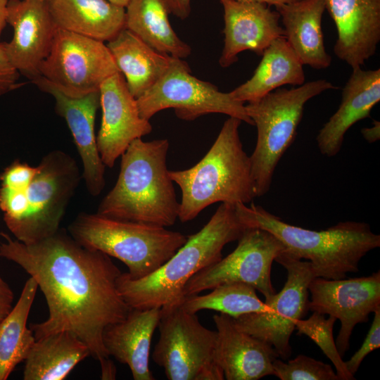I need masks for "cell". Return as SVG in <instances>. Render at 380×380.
Here are the masks:
<instances>
[{
	"instance_id": "21",
	"label": "cell",
	"mask_w": 380,
	"mask_h": 380,
	"mask_svg": "<svg viewBox=\"0 0 380 380\" xmlns=\"http://www.w3.org/2000/svg\"><path fill=\"white\" fill-rule=\"evenodd\" d=\"M380 101V69L353 70L342 91L338 110L319 131L316 141L320 153L335 156L341 150L347 131L356 122L370 117Z\"/></svg>"
},
{
	"instance_id": "26",
	"label": "cell",
	"mask_w": 380,
	"mask_h": 380,
	"mask_svg": "<svg viewBox=\"0 0 380 380\" xmlns=\"http://www.w3.org/2000/svg\"><path fill=\"white\" fill-rule=\"evenodd\" d=\"M303 65L284 37L274 40L264 51L253 76L230 94L236 101L251 102L286 84L305 83Z\"/></svg>"
},
{
	"instance_id": "16",
	"label": "cell",
	"mask_w": 380,
	"mask_h": 380,
	"mask_svg": "<svg viewBox=\"0 0 380 380\" xmlns=\"http://www.w3.org/2000/svg\"><path fill=\"white\" fill-rule=\"evenodd\" d=\"M7 23L13 35L6 42L8 58L17 70L31 82L48 56L57 30L47 0H8Z\"/></svg>"
},
{
	"instance_id": "27",
	"label": "cell",
	"mask_w": 380,
	"mask_h": 380,
	"mask_svg": "<svg viewBox=\"0 0 380 380\" xmlns=\"http://www.w3.org/2000/svg\"><path fill=\"white\" fill-rule=\"evenodd\" d=\"M89 356V347L72 332L46 335L36 339L25 359L23 379L63 380Z\"/></svg>"
},
{
	"instance_id": "18",
	"label": "cell",
	"mask_w": 380,
	"mask_h": 380,
	"mask_svg": "<svg viewBox=\"0 0 380 380\" xmlns=\"http://www.w3.org/2000/svg\"><path fill=\"white\" fill-rule=\"evenodd\" d=\"M224 11V46L219 59L222 68L238 61L246 50L262 56L275 39L284 37L280 15L269 6L255 2L218 0Z\"/></svg>"
},
{
	"instance_id": "32",
	"label": "cell",
	"mask_w": 380,
	"mask_h": 380,
	"mask_svg": "<svg viewBox=\"0 0 380 380\" xmlns=\"http://www.w3.org/2000/svg\"><path fill=\"white\" fill-rule=\"evenodd\" d=\"M273 375L281 380H339L331 366L305 355L285 362L275 359Z\"/></svg>"
},
{
	"instance_id": "25",
	"label": "cell",
	"mask_w": 380,
	"mask_h": 380,
	"mask_svg": "<svg viewBox=\"0 0 380 380\" xmlns=\"http://www.w3.org/2000/svg\"><path fill=\"white\" fill-rule=\"evenodd\" d=\"M58 28L109 42L125 28V8L108 0H47Z\"/></svg>"
},
{
	"instance_id": "10",
	"label": "cell",
	"mask_w": 380,
	"mask_h": 380,
	"mask_svg": "<svg viewBox=\"0 0 380 380\" xmlns=\"http://www.w3.org/2000/svg\"><path fill=\"white\" fill-rule=\"evenodd\" d=\"M136 99L140 115L148 120L160 110L173 108L179 118L187 121L222 113L253 125L244 103L192 75L188 63L181 58H175L162 77Z\"/></svg>"
},
{
	"instance_id": "23",
	"label": "cell",
	"mask_w": 380,
	"mask_h": 380,
	"mask_svg": "<svg viewBox=\"0 0 380 380\" xmlns=\"http://www.w3.org/2000/svg\"><path fill=\"white\" fill-rule=\"evenodd\" d=\"M284 37L303 65L326 69L331 63L322 29L324 0H298L276 6Z\"/></svg>"
},
{
	"instance_id": "41",
	"label": "cell",
	"mask_w": 380,
	"mask_h": 380,
	"mask_svg": "<svg viewBox=\"0 0 380 380\" xmlns=\"http://www.w3.org/2000/svg\"><path fill=\"white\" fill-rule=\"evenodd\" d=\"M8 0H0V38L7 24V5Z\"/></svg>"
},
{
	"instance_id": "19",
	"label": "cell",
	"mask_w": 380,
	"mask_h": 380,
	"mask_svg": "<svg viewBox=\"0 0 380 380\" xmlns=\"http://www.w3.org/2000/svg\"><path fill=\"white\" fill-rule=\"evenodd\" d=\"M337 31L335 55L352 70L376 53L380 41V0H324Z\"/></svg>"
},
{
	"instance_id": "15",
	"label": "cell",
	"mask_w": 380,
	"mask_h": 380,
	"mask_svg": "<svg viewBox=\"0 0 380 380\" xmlns=\"http://www.w3.org/2000/svg\"><path fill=\"white\" fill-rule=\"evenodd\" d=\"M99 95L102 118L97 146L105 166L112 168L134 140L151 133L152 125L140 115L137 99L120 72L103 82Z\"/></svg>"
},
{
	"instance_id": "42",
	"label": "cell",
	"mask_w": 380,
	"mask_h": 380,
	"mask_svg": "<svg viewBox=\"0 0 380 380\" xmlns=\"http://www.w3.org/2000/svg\"><path fill=\"white\" fill-rule=\"evenodd\" d=\"M241 2H255L266 4L267 6H274L275 7L282 4H286L297 1L298 0H235Z\"/></svg>"
},
{
	"instance_id": "5",
	"label": "cell",
	"mask_w": 380,
	"mask_h": 380,
	"mask_svg": "<svg viewBox=\"0 0 380 380\" xmlns=\"http://www.w3.org/2000/svg\"><path fill=\"white\" fill-rule=\"evenodd\" d=\"M241 122L229 117L198 163L183 170H169L182 191L178 215L182 222L194 220L213 203L247 204L256 197L250 156L239 137Z\"/></svg>"
},
{
	"instance_id": "37",
	"label": "cell",
	"mask_w": 380,
	"mask_h": 380,
	"mask_svg": "<svg viewBox=\"0 0 380 380\" xmlns=\"http://www.w3.org/2000/svg\"><path fill=\"white\" fill-rule=\"evenodd\" d=\"M14 294L9 285L0 276V322L12 309Z\"/></svg>"
},
{
	"instance_id": "33",
	"label": "cell",
	"mask_w": 380,
	"mask_h": 380,
	"mask_svg": "<svg viewBox=\"0 0 380 380\" xmlns=\"http://www.w3.org/2000/svg\"><path fill=\"white\" fill-rule=\"evenodd\" d=\"M27 190H13L1 186L0 209L4 213V221L7 227L25 213L27 208Z\"/></svg>"
},
{
	"instance_id": "20",
	"label": "cell",
	"mask_w": 380,
	"mask_h": 380,
	"mask_svg": "<svg viewBox=\"0 0 380 380\" xmlns=\"http://www.w3.org/2000/svg\"><path fill=\"white\" fill-rule=\"evenodd\" d=\"M217 341L215 360L227 380H258L273 375L272 363L279 356L267 342L240 329L233 317L213 316Z\"/></svg>"
},
{
	"instance_id": "4",
	"label": "cell",
	"mask_w": 380,
	"mask_h": 380,
	"mask_svg": "<svg viewBox=\"0 0 380 380\" xmlns=\"http://www.w3.org/2000/svg\"><path fill=\"white\" fill-rule=\"evenodd\" d=\"M240 221L273 234L294 258L311 263L315 277L339 279L357 272L361 259L380 246V236L365 222H341L316 231L284 222L260 205L235 204Z\"/></svg>"
},
{
	"instance_id": "14",
	"label": "cell",
	"mask_w": 380,
	"mask_h": 380,
	"mask_svg": "<svg viewBox=\"0 0 380 380\" xmlns=\"http://www.w3.org/2000/svg\"><path fill=\"white\" fill-rule=\"evenodd\" d=\"M308 291L309 310L340 320L341 329L335 343L343 357L350 348L355 327L368 322L369 315L380 308V271L347 279L314 277Z\"/></svg>"
},
{
	"instance_id": "40",
	"label": "cell",
	"mask_w": 380,
	"mask_h": 380,
	"mask_svg": "<svg viewBox=\"0 0 380 380\" xmlns=\"http://www.w3.org/2000/svg\"><path fill=\"white\" fill-rule=\"evenodd\" d=\"M101 368V379H115L117 369L114 363L108 358L100 363Z\"/></svg>"
},
{
	"instance_id": "35",
	"label": "cell",
	"mask_w": 380,
	"mask_h": 380,
	"mask_svg": "<svg viewBox=\"0 0 380 380\" xmlns=\"http://www.w3.org/2000/svg\"><path fill=\"white\" fill-rule=\"evenodd\" d=\"M374 319L371 327L361 347L347 361H345L348 371L355 376L365 357L372 351L380 347V308L374 312Z\"/></svg>"
},
{
	"instance_id": "12",
	"label": "cell",
	"mask_w": 380,
	"mask_h": 380,
	"mask_svg": "<svg viewBox=\"0 0 380 380\" xmlns=\"http://www.w3.org/2000/svg\"><path fill=\"white\" fill-rule=\"evenodd\" d=\"M236 248L192 276L185 284L182 298L198 294L226 283L247 284L269 301L276 293L271 279L272 265L286 250L270 232L257 227H246L237 240Z\"/></svg>"
},
{
	"instance_id": "3",
	"label": "cell",
	"mask_w": 380,
	"mask_h": 380,
	"mask_svg": "<svg viewBox=\"0 0 380 380\" xmlns=\"http://www.w3.org/2000/svg\"><path fill=\"white\" fill-rule=\"evenodd\" d=\"M246 227L235 204L221 203L209 221L163 265L146 277L134 279L127 272L117 279L120 294L130 308H160L178 301L187 281L222 258L224 246L237 241Z\"/></svg>"
},
{
	"instance_id": "17",
	"label": "cell",
	"mask_w": 380,
	"mask_h": 380,
	"mask_svg": "<svg viewBox=\"0 0 380 380\" xmlns=\"http://www.w3.org/2000/svg\"><path fill=\"white\" fill-rule=\"evenodd\" d=\"M32 82L54 98L56 110L65 119L80 155L86 189L91 196H99L106 185V166L100 156L94 132L96 114L100 107L99 90L72 98L41 76Z\"/></svg>"
},
{
	"instance_id": "22",
	"label": "cell",
	"mask_w": 380,
	"mask_h": 380,
	"mask_svg": "<svg viewBox=\"0 0 380 380\" xmlns=\"http://www.w3.org/2000/svg\"><path fill=\"white\" fill-rule=\"evenodd\" d=\"M160 308H131L126 317L108 324L102 334L109 356L126 364L134 380H154L149 369L151 340L158 325Z\"/></svg>"
},
{
	"instance_id": "6",
	"label": "cell",
	"mask_w": 380,
	"mask_h": 380,
	"mask_svg": "<svg viewBox=\"0 0 380 380\" xmlns=\"http://www.w3.org/2000/svg\"><path fill=\"white\" fill-rule=\"evenodd\" d=\"M71 236L83 246L122 261L134 279L153 273L187 240L165 227L123 221L97 214L80 213L68 226Z\"/></svg>"
},
{
	"instance_id": "28",
	"label": "cell",
	"mask_w": 380,
	"mask_h": 380,
	"mask_svg": "<svg viewBox=\"0 0 380 380\" xmlns=\"http://www.w3.org/2000/svg\"><path fill=\"white\" fill-rule=\"evenodd\" d=\"M168 0H129L125 7V28L157 51L184 59L191 47L175 33L169 20Z\"/></svg>"
},
{
	"instance_id": "11",
	"label": "cell",
	"mask_w": 380,
	"mask_h": 380,
	"mask_svg": "<svg viewBox=\"0 0 380 380\" xmlns=\"http://www.w3.org/2000/svg\"><path fill=\"white\" fill-rule=\"evenodd\" d=\"M275 261L287 272L283 289L265 302L267 305L266 310L233 319L237 327L269 343L278 356L285 360L292 353L290 338L296 324L309 310L308 286L315 276L309 261L297 259L286 250Z\"/></svg>"
},
{
	"instance_id": "24",
	"label": "cell",
	"mask_w": 380,
	"mask_h": 380,
	"mask_svg": "<svg viewBox=\"0 0 380 380\" xmlns=\"http://www.w3.org/2000/svg\"><path fill=\"white\" fill-rule=\"evenodd\" d=\"M106 45L135 99L152 87L176 58L157 51L126 28Z\"/></svg>"
},
{
	"instance_id": "29",
	"label": "cell",
	"mask_w": 380,
	"mask_h": 380,
	"mask_svg": "<svg viewBox=\"0 0 380 380\" xmlns=\"http://www.w3.org/2000/svg\"><path fill=\"white\" fill-rule=\"evenodd\" d=\"M37 289V281L30 277L15 306L0 322V380L7 379L15 367L25 360L35 343L27 322Z\"/></svg>"
},
{
	"instance_id": "34",
	"label": "cell",
	"mask_w": 380,
	"mask_h": 380,
	"mask_svg": "<svg viewBox=\"0 0 380 380\" xmlns=\"http://www.w3.org/2000/svg\"><path fill=\"white\" fill-rule=\"evenodd\" d=\"M38 167L15 160L0 175L1 186L13 190H27L38 172Z\"/></svg>"
},
{
	"instance_id": "1",
	"label": "cell",
	"mask_w": 380,
	"mask_h": 380,
	"mask_svg": "<svg viewBox=\"0 0 380 380\" xmlns=\"http://www.w3.org/2000/svg\"><path fill=\"white\" fill-rule=\"evenodd\" d=\"M0 236V257L32 277L45 297L49 317L32 325L35 338L68 331L100 363L109 358L103 331L108 324L123 320L131 310L118 289L122 272L110 257L83 246L61 228L29 245L4 232Z\"/></svg>"
},
{
	"instance_id": "7",
	"label": "cell",
	"mask_w": 380,
	"mask_h": 380,
	"mask_svg": "<svg viewBox=\"0 0 380 380\" xmlns=\"http://www.w3.org/2000/svg\"><path fill=\"white\" fill-rule=\"evenodd\" d=\"M338 87L326 80L278 88L245 105L257 128L255 147L250 156L256 197L266 194L276 167L293 142L305 103L322 92Z\"/></svg>"
},
{
	"instance_id": "38",
	"label": "cell",
	"mask_w": 380,
	"mask_h": 380,
	"mask_svg": "<svg viewBox=\"0 0 380 380\" xmlns=\"http://www.w3.org/2000/svg\"><path fill=\"white\" fill-rule=\"evenodd\" d=\"M172 14L182 20L186 19L191 13V0H168Z\"/></svg>"
},
{
	"instance_id": "8",
	"label": "cell",
	"mask_w": 380,
	"mask_h": 380,
	"mask_svg": "<svg viewBox=\"0 0 380 380\" xmlns=\"http://www.w3.org/2000/svg\"><path fill=\"white\" fill-rule=\"evenodd\" d=\"M160 336L152 353L169 380H223L215 360L217 331L202 325L196 314L178 301L160 308Z\"/></svg>"
},
{
	"instance_id": "36",
	"label": "cell",
	"mask_w": 380,
	"mask_h": 380,
	"mask_svg": "<svg viewBox=\"0 0 380 380\" xmlns=\"http://www.w3.org/2000/svg\"><path fill=\"white\" fill-rule=\"evenodd\" d=\"M20 75L8 58L6 42H0V96L23 84L18 82Z\"/></svg>"
},
{
	"instance_id": "30",
	"label": "cell",
	"mask_w": 380,
	"mask_h": 380,
	"mask_svg": "<svg viewBox=\"0 0 380 380\" xmlns=\"http://www.w3.org/2000/svg\"><path fill=\"white\" fill-rule=\"evenodd\" d=\"M205 295L194 294L181 298L178 303L186 311L196 314L203 310L218 311L233 318L240 315L260 312L267 305L258 296L253 286L241 282L221 284Z\"/></svg>"
},
{
	"instance_id": "43",
	"label": "cell",
	"mask_w": 380,
	"mask_h": 380,
	"mask_svg": "<svg viewBox=\"0 0 380 380\" xmlns=\"http://www.w3.org/2000/svg\"><path fill=\"white\" fill-rule=\"evenodd\" d=\"M108 1H109L110 2L115 5H118L124 8L127 6V5L128 4L129 1V0H108Z\"/></svg>"
},
{
	"instance_id": "13",
	"label": "cell",
	"mask_w": 380,
	"mask_h": 380,
	"mask_svg": "<svg viewBox=\"0 0 380 380\" xmlns=\"http://www.w3.org/2000/svg\"><path fill=\"white\" fill-rule=\"evenodd\" d=\"M118 72L105 42L58 27L39 68L42 77L72 98L99 91L103 82Z\"/></svg>"
},
{
	"instance_id": "9",
	"label": "cell",
	"mask_w": 380,
	"mask_h": 380,
	"mask_svg": "<svg viewBox=\"0 0 380 380\" xmlns=\"http://www.w3.org/2000/svg\"><path fill=\"white\" fill-rule=\"evenodd\" d=\"M38 172L27 190L24 215L8 227L15 239L33 244L56 234L82 177L75 160L53 150L37 165Z\"/></svg>"
},
{
	"instance_id": "39",
	"label": "cell",
	"mask_w": 380,
	"mask_h": 380,
	"mask_svg": "<svg viewBox=\"0 0 380 380\" xmlns=\"http://www.w3.org/2000/svg\"><path fill=\"white\" fill-rule=\"evenodd\" d=\"M361 132L365 139L368 142L376 141L380 137V122L374 120L371 127H365Z\"/></svg>"
},
{
	"instance_id": "31",
	"label": "cell",
	"mask_w": 380,
	"mask_h": 380,
	"mask_svg": "<svg viewBox=\"0 0 380 380\" xmlns=\"http://www.w3.org/2000/svg\"><path fill=\"white\" fill-rule=\"evenodd\" d=\"M336 318L313 312L308 319H299L295 327L298 334L305 335L312 340L324 354L332 362L339 380H354L355 376L347 369L336 346L333 336V328Z\"/></svg>"
},
{
	"instance_id": "2",
	"label": "cell",
	"mask_w": 380,
	"mask_h": 380,
	"mask_svg": "<svg viewBox=\"0 0 380 380\" xmlns=\"http://www.w3.org/2000/svg\"><path fill=\"white\" fill-rule=\"evenodd\" d=\"M169 146L166 139L134 140L121 155L117 182L96 213L123 221L173 225L179 202L167 167Z\"/></svg>"
}]
</instances>
